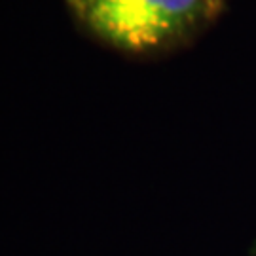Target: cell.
I'll return each mask as SVG.
<instances>
[{
    "label": "cell",
    "instance_id": "6da1fadb",
    "mask_svg": "<svg viewBox=\"0 0 256 256\" xmlns=\"http://www.w3.org/2000/svg\"><path fill=\"white\" fill-rule=\"evenodd\" d=\"M97 38L129 54H148L209 25L226 0H68Z\"/></svg>",
    "mask_w": 256,
    "mask_h": 256
}]
</instances>
